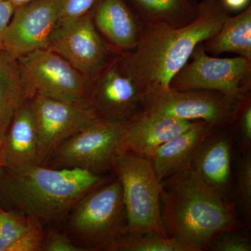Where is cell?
Masks as SVG:
<instances>
[{
    "label": "cell",
    "instance_id": "obj_14",
    "mask_svg": "<svg viewBox=\"0 0 251 251\" xmlns=\"http://www.w3.org/2000/svg\"><path fill=\"white\" fill-rule=\"evenodd\" d=\"M195 123L143 109L125 122V151L150 160L157 148L189 129Z\"/></svg>",
    "mask_w": 251,
    "mask_h": 251
},
{
    "label": "cell",
    "instance_id": "obj_10",
    "mask_svg": "<svg viewBox=\"0 0 251 251\" xmlns=\"http://www.w3.org/2000/svg\"><path fill=\"white\" fill-rule=\"evenodd\" d=\"M46 49L59 54L92 82L120 55L97 30L90 11L57 26Z\"/></svg>",
    "mask_w": 251,
    "mask_h": 251
},
{
    "label": "cell",
    "instance_id": "obj_31",
    "mask_svg": "<svg viewBox=\"0 0 251 251\" xmlns=\"http://www.w3.org/2000/svg\"><path fill=\"white\" fill-rule=\"evenodd\" d=\"M7 1H9L14 6L15 9H16V8L31 2V1H34V0H7Z\"/></svg>",
    "mask_w": 251,
    "mask_h": 251
},
{
    "label": "cell",
    "instance_id": "obj_12",
    "mask_svg": "<svg viewBox=\"0 0 251 251\" xmlns=\"http://www.w3.org/2000/svg\"><path fill=\"white\" fill-rule=\"evenodd\" d=\"M60 0H34L15 9L6 29L4 50L18 59L46 49L57 26Z\"/></svg>",
    "mask_w": 251,
    "mask_h": 251
},
{
    "label": "cell",
    "instance_id": "obj_1",
    "mask_svg": "<svg viewBox=\"0 0 251 251\" xmlns=\"http://www.w3.org/2000/svg\"><path fill=\"white\" fill-rule=\"evenodd\" d=\"M230 11L223 0H201L197 18L183 27L143 25L135 49L119 56L122 69L134 81L143 99L169 90L172 79L196 46L219 32Z\"/></svg>",
    "mask_w": 251,
    "mask_h": 251
},
{
    "label": "cell",
    "instance_id": "obj_3",
    "mask_svg": "<svg viewBox=\"0 0 251 251\" xmlns=\"http://www.w3.org/2000/svg\"><path fill=\"white\" fill-rule=\"evenodd\" d=\"M161 210L168 235L186 239L204 250L219 234L242 227L234 204L226 202L192 166L163 181Z\"/></svg>",
    "mask_w": 251,
    "mask_h": 251
},
{
    "label": "cell",
    "instance_id": "obj_11",
    "mask_svg": "<svg viewBox=\"0 0 251 251\" xmlns=\"http://www.w3.org/2000/svg\"><path fill=\"white\" fill-rule=\"evenodd\" d=\"M39 138V163L44 165L64 142L98 117L92 106L35 96L29 100Z\"/></svg>",
    "mask_w": 251,
    "mask_h": 251
},
{
    "label": "cell",
    "instance_id": "obj_9",
    "mask_svg": "<svg viewBox=\"0 0 251 251\" xmlns=\"http://www.w3.org/2000/svg\"><path fill=\"white\" fill-rule=\"evenodd\" d=\"M242 98L231 99L217 91L170 89L144 97L143 104L149 111L187 121H204L221 129L232 125Z\"/></svg>",
    "mask_w": 251,
    "mask_h": 251
},
{
    "label": "cell",
    "instance_id": "obj_21",
    "mask_svg": "<svg viewBox=\"0 0 251 251\" xmlns=\"http://www.w3.org/2000/svg\"><path fill=\"white\" fill-rule=\"evenodd\" d=\"M130 7L143 25L166 24L181 27L198 15L196 0H128Z\"/></svg>",
    "mask_w": 251,
    "mask_h": 251
},
{
    "label": "cell",
    "instance_id": "obj_4",
    "mask_svg": "<svg viewBox=\"0 0 251 251\" xmlns=\"http://www.w3.org/2000/svg\"><path fill=\"white\" fill-rule=\"evenodd\" d=\"M67 234L87 251H114L125 235L123 192L117 178L87 193L67 214Z\"/></svg>",
    "mask_w": 251,
    "mask_h": 251
},
{
    "label": "cell",
    "instance_id": "obj_26",
    "mask_svg": "<svg viewBox=\"0 0 251 251\" xmlns=\"http://www.w3.org/2000/svg\"><path fill=\"white\" fill-rule=\"evenodd\" d=\"M208 249L213 251H251V242L249 238L232 231L214 238Z\"/></svg>",
    "mask_w": 251,
    "mask_h": 251
},
{
    "label": "cell",
    "instance_id": "obj_19",
    "mask_svg": "<svg viewBox=\"0 0 251 251\" xmlns=\"http://www.w3.org/2000/svg\"><path fill=\"white\" fill-rule=\"evenodd\" d=\"M31 96L23 79L18 59L0 51V142H3L11 122Z\"/></svg>",
    "mask_w": 251,
    "mask_h": 251
},
{
    "label": "cell",
    "instance_id": "obj_16",
    "mask_svg": "<svg viewBox=\"0 0 251 251\" xmlns=\"http://www.w3.org/2000/svg\"><path fill=\"white\" fill-rule=\"evenodd\" d=\"M214 129L206 122L197 121L191 128L157 148L150 160L158 179L163 182L192 166L198 149Z\"/></svg>",
    "mask_w": 251,
    "mask_h": 251
},
{
    "label": "cell",
    "instance_id": "obj_32",
    "mask_svg": "<svg viewBox=\"0 0 251 251\" xmlns=\"http://www.w3.org/2000/svg\"><path fill=\"white\" fill-rule=\"evenodd\" d=\"M1 142H0V152H1Z\"/></svg>",
    "mask_w": 251,
    "mask_h": 251
},
{
    "label": "cell",
    "instance_id": "obj_20",
    "mask_svg": "<svg viewBox=\"0 0 251 251\" xmlns=\"http://www.w3.org/2000/svg\"><path fill=\"white\" fill-rule=\"evenodd\" d=\"M44 237L40 221L0 207V251H40Z\"/></svg>",
    "mask_w": 251,
    "mask_h": 251
},
{
    "label": "cell",
    "instance_id": "obj_28",
    "mask_svg": "<svg viewBox=\"0 0 251 251\" xmlns=\"http://www.w3.org/2000/svg\"><path fill=\"white\" fill-rule=\"evenodd\" d=\"M41 251H86L67 234L50 231L45 234Z\"/></svg>",
    "mask_w": 251,
    "mask_h": 251
},
{
    "label": "cell",
    "instance_id": "obj_30",
    "mask_svg": "<svg viewBox=\"0 0 251 251\" xmlns=\"http://www.w3.org/2000/svg\"><path fill=\"white\" fill-rule=\"evenodd\" d=\"M223 1L230 11L246 9L250 3V0H223Z\"/></svg>",
    "mask_w": 251,
    "mask_h": 251
},
{
    "label": "cell",
    "instance_id": "obj_25",
    "mask_svg": "<svg viewBox=\"0 0 251 251\" xmlns=\"http://www.w3.org/2000/svg\"><path fill=\"white\" fill-rule=\"evenodd\" d=\"M237 129L242 152L251 150V97L244 96L239 100L235 117L232 122Z\"/></svg>",
    "mask_w": 251,
    "mask_h": 251
},
{
    "label": "cell",
    "instance_id": "obj_15",
    "mask_svg": "<svg viewBox=\"0 0 251 251\" xmlns=\"http://www.w3.org/2000/svg\"><path fill=\"white\" fill-rule=\"evenodd\" d=\"M92 18L97 30L117 54L135 49L143 24L125 0H99Z\"/></svg>",
    "mask_w": 251,
    "mask_h": 251
},
{
    "label": "cell",
    "instance_id": "obj_24",
    "mask_svg": "<svg viewBox=\"0 0 251 251\" xmlns=\"http://www.w3.org/2000/svg\"><path fill=\"white\" fill-rule=\"evenodd\" d=\"M236 197L244 219L248 223L251 216V154L243 153L238 161L236 173Z\"/></svg>",
    "mask_w": 251,
    "mask_h": 251
},
{
    "label": "cell",
    "instance_id": "obj_22",
    "mask_svg": "<svg viewBox=\"0 0 251 251\" xmlns=\"http://www.w3.org/2000/svg\"><path fill=\"white\" fill-rule=\"evenodd\" d=\"M206 53L219 55L231 52L251 61V6L241 14L229 16L219 32L203 42Z\"/></svg>",
    "mask_w": 251,
    "mask_h": 251
},
{
    "label": "cell",
    "instance_id": "obj_2",
    "mask_svg": "<svg viewBox=\"0 0 251 251\" xmlns=\"http://www.w3.org/2000/svg\"><path fill=\"white\" fill-rule=\"evenodd\" d=\"M110 179L78 168L0 167V207L41 224L52 222L67 216L81 198Z\"/></svg>",
    "mask_w": 251,
    "mask_h": 251
},
{
    "label": "cell",
    "instance_id": "obj_33",
    "mask_svg": "<svg viewBox=\"0 0 251 251\" xmlns=\"http://www.w3.org/2000/svg\"><path fill=\"white\" fill-rule=\"evenodd\" d=\"M0 1H3V0H0Z\"/></svg>",
    "mask_w": 251,
    "mask_h": 251
},
{
    "label": "cell",
    "instance_id": "obj_18",
    "mask_svg": "<svg viewBox=\"0 0 251 251\" xmlns=\"http://www.w3.org/2000/svg\"><path fill=\"white\" fill-rule=\"evenodd\" d=\"M214 130L198 149L192 167L223 197L230 182L232 145L227 133H215Z\"/></svg>",
    "mask_w": 251,
    "mask_h": 251
},
{
    "label": "cell",
    "instance_id": "obj_23",
    "mask_svg": "<svg viewBox=\"0 0 251 251\" xmlns=\"http://www.w3.org/2000/svg\"><path fill=\"white\" fill-rule=\"evenodd\" d=\"M202 251L201 246L175 236L156 233L125 235L114 251Z\"/></svg>",
    "mask_w": 251,
    "mask_h": 251
},
{
    "label": "cell",
    "instance_id": "obj_13",
    "mask_svg": "<svg viewBox=\"0 0 251 251\" xmlns=\"http://www.w3.org/2000/svg\"><path fill=\"white\" fill-rule=\"evenodd\" d=\"M119 56L92 80L90 100L99 117L127 121L143 110V97Z\"/></svg>",
    "mask_w": 251,
    "mask_h": 251
},
{
    "label": "cell",
    "instance_id": "obj_8",
    "mask_svg": "<svg viewBox=\"0 0 251 251\" xmlns=\"http://www.w3.org/2000/svg\"><path fill=\"white\" fill-rule=\"evenodd\" d=\"M192 62L172 79L171 90L217 91L231 99L242 98L251 91V61L242 57H210L200 43L193 50Z\"/></svg>",
    "mask_w": 251,
    "mask_h": 251
},
{
    "label": "cell",
    "instance_id": "obj_5",
    "mask_svg": "<svg viewBox=\"0 0 251 251\" xmlns=\"http://www.w3.org/2000/svg\"><path fill=\"white\" fill-rule=\"evenodd\" d=\"M112 171L123 192L125 235L156 233L167 237L161 210L163 182L157 177L151 160L125 151Z\"/></svg>",
    "mask_w": 251,
    "mask_h": 251
},
{
    "label": "cell",
    "instance_id": "obj_17",
    "mask_svg": "<svg viewBox=\"0 0 251 251\" xmlns=\"http://www.w3.org/2000/svg\"><path fill=\"white\" fill-rule=\"evenodd\" d=\"M39 163V138L29 101L16 112L1 145L0 167L23 168Z\"/></svg>",
    "mask_w": 251,
    "mask_h": 251
},
{
    "label": "cell",
    "instance_id": "obj_7",
    "mask_svg": "<svg viewBox=\"0 0 251 251\" xmlns=\"http://www.w3.org/2000/svg\"><path fill=\"white\" fill-rule=\"evenodd\" d=\"M18 62L31 99L40 96L92 106V81L59 54L49 49L37 50L19 57Z\"/></svg>",
    "mask_w": 251,
    "mask_h": 251
},
{
    "label": "cell",
    "instance_id": "obj_29",
    "mask_svg": "<svg viewBox=\"0 0 251 251\" xmlns=\"http://www.w3.org/2000/svg\"><path fill=\"white\" fill-rule=\"evenodd\" d=\"M14 11V6L9 1H0V51L4 50L5 34Z\"/></svg>",
    "mask_w": 251,
    "mask_h": 251
},
{
    "label": "cell",
    "instance_id": "obj_27",
    "mask_svg": "<svg viewBox=\"0 0 251 251\" xmlns=\"http://www.w3.org/2000/svg\"><path fill=\"white\" fill-rule=\"evenodd\" d=\"M97 0H60L57 26L72 22L90 12Z\"/></svg>",
    "mask_w": 251,
    "mask_h": 251
},
{
    "label": "cell",
    "instance_id": "obj_6",
    "mask_svg": "<svg viewBox=\"0 0 251 251\" xmlns=\"http://www.w3.org/2000/svg\"><path fill=\"white\" fill-rule=\"evenodd\" d=\"M125 122L98 117L60 145L44 166L78 168L98 175L112 171L117 158L125 151Z\"/></svg>",
    "mask_w": 251,
    "mask_h": 251
}]
</instances>
